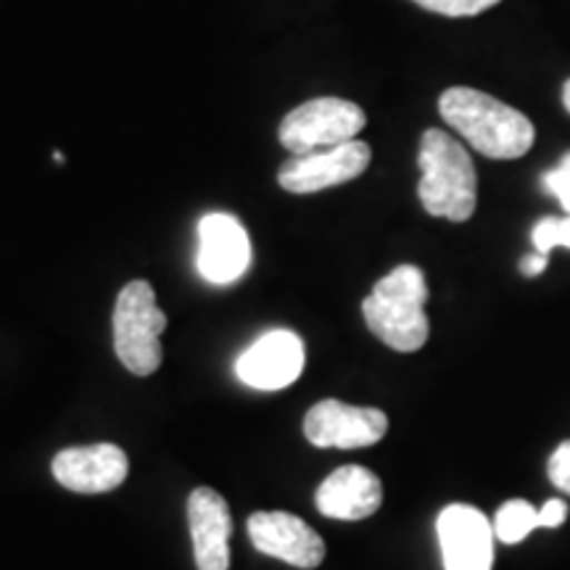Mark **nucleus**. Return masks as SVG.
I'll use <instances>...</instances> for the list:
<instances>
[{
    "instance_id": "obj_11",
    "label": "nucleus",
    "mask_w": 570,
    "mask_h": 570,
    "mask_svg": "<svg viewBox=\"0 0 570 570\" xmlns=\"http://www.w3.org/2000/svg\"><path fill=\"white\" fill-rule=\"evenodd\" d=\"M304 370V344L291 331L259 336L235 362V375L256 391H281L298 381Z\"/></svg>"
},
{
    "instance_id": "obj_10",
    "label": "nucleus",
    "mask_w": 570,
    "mask_h": 570,
    "mask_svg": "<svg viewBox=\"0 0 570 570\" xmlns=\"http://www.w3.org/2000/svg\"><path fill=\"white\" fill-rule=\"evenodd\" d=\"M246 529L256 550L294 568L312 570L325 560L323 537L291 512H254Z\"/></svg>"
},
{
    "instance_id": "obj_13",
    "label": "nucleus",
    "mask_w": 570,
    "mask_h": 570,
    "mask_svg": "<svg viewBox=\"0 0 570 570\" xmlns=\"http://www.w3.org/2000/svg\"><path fill=\"white\" fill-rule=\"evenodd\" d=\"M188 525L194 539V558L198 570H227L230 568L233 518L230 508L217 491L209 487L196 489L188 497Z\"/></svg>"
},
{
    "instance_id": "obj_2",
    "label": "nucleus",
    "mask_w": 570,
    "mask_h": 570,
    "mask_svg": "<svg viewBox=\"0 0 570 570\" xmlns=\"http://www.w3.org/2000/svg\"><path fill=\"white\" fill-rule=\"evenodd\" d=\"M417 196L431 217L468 223L479 204V175L465 146L444 130H425L420 140Z\"/></svg>"
},
{
    "instance_id": "obj_4",
    "label": "nucleus",
    "mask_w": 570,
    "mask_h": 570,
    "mask_svg": "<svg viewBox=\"0 0 570 570\" xmlns=\"http://www.w3.org/2000/svg\"><path fill=\"white\" fill-rule=\"evenodd\" d=\"M164 327L167 315L156 306L151 285L127 283L114 304V352L132 375L146 377L159 370Z\"/></svg>"
},
{
    "instance_id": "obj_1",
    "label": "nucleus",
    "mask_w": 570,
    "mask_h": 570,
    "mask_svg": "<svg viewBox=\"0 0 570 570\" xmlns=\"http://www.w3.org/2000/svg\"><path fill=\"white\" fill-rule=\"evenodd\" d=\"M439 111L444 122L468 140V146L489 159H520L537 140V130L523 111L475 88L444 90L439 98Z\"/></svg>"
},
{
    "instance_id": "obj_17",
    "label": "nucleus",
    "mask_w": 570,
    "mask_h": 570,
    "mask_svg": "<svg viewBox=\"0 0 570 570\" xmlns=\"http://www.w3.org/2000/svg\"><path fill=\"white\" fill-rule=\"evenodd\" d=\"M420 9L441 13L449 19H465V17H479V13L494 9L502 0H412Z\"/></svg>"
},
{
    "instance_id": "obj_12",
    "label": "nucleus",
    "mask_w": 570,
    "mask_h": 570,
    "mask_svg": "<svg viewBox=\"0 0 570 570\" xmlns=\"http://www.w3.org/2000/svg\"><path fill=\"white\" fill-rule=\"evenodd\" d=\"M53 479L77 494H106L127 479V454L114 444L63 449L53 458Z\"/></svg>"
},
{
    "instance_id": "obj_15",
    "label": "nucleus",
    "mask_w": 570,
    "mask_h": 570,
    "mask_svg": "<svg viewBox=\"0 0 570 570\" xmlns=\"http://www.w3.org/2000/svg\"><path fill=\"white\" fill-rule=\"evenodd\" d=\"M539 529V508L525 499H510L499 508L494 518V537L502 544H520Z\"/></svg>"
},
{
    "instance_id": "obj_14",
    "label": "nucleus",
    "mask_w": 570,
    "mask_h": 570,
    "mask_svg": "<svg viewBox=\"0 0 570 570\" xmlns=\"http://www.w3.org/2000/svg\"><path fill=\"white\" fill-rule=\"evenodd\" d=\"M315 504L320 515L333 520H365L375 515L383 504L381 479L373 470L362 465H344L333 470L327 479L320 483Z\"/></svg>"
},
{
    "instance_id": "obj_20",
    "label": "nucleus",
    "mask_w": 570,
    "mask_h": 570,
    "mask_svg": "<svg viewBox=\"0 0 570 570\" xmlns=\"http://www.w3.org/2000/svg\"><path fill=\"white\" fill-rule=\"evenodd\" d=\"M568 520V504L562 499H550L539 508V529H558Z\"/></svg>"
},
{
    "instance_id": "obj_9",
    "label": "nucleus",
    "mask_w": 570,
    "mask_h": 570,
    "mask_svg": "<svg viewBox=\"0 0 570 570\" xmlns=\"http://www.w3.org/2000/svg\"><path fill=\"white\" fill-rule=\"evenodd\" d=\"M444 570H491L494 523L470 504H449L436 520Z\"/></svg>"
},
{
    "instance_id": "obj_22",
    "label": "nucleus",
    "mask_w": 570,
    "mask_h": 570,
    "mask_svg": "<svg viewBox=\"0 0 570 570\" xmlns=\"http://www.w3.org/2000/svg\"><path fill=\"white\" fill-rule=\"evenodd\" d=\"M562 106H566V111L570 114V80L562 85Z\"/></svg>"
},
{
    "instance_id": "obj_16",
    "label": "nucleus",
    "mask_w": 570,
    "mask_h": 570,
    "mask_svg": "<svg viewBox=\"0 0 570 570\" xmlns=\"http://www.w3.org/2000/svg\"><path fill=\"white\" fill-rule=\"evenodd\" d=\"M531 240H533V248L547 256H550L552 248L558 246L570 248V214H566V217L539 219L531 230Z\"/></svg>"
},
{
    "instance_id": "obj_6",
    "label": "nucleus",
    "mask_w": 570,
    "mask_h": 570,
    "mask_svg": "<svg viewBox=\"0 0 570 570\" xmlns=\"http://www.w3.org/2000/svg\"><path fill=\"white\" fill-rule=\"evenodd\" d=\"M370 159H373V151L367 142L348 140L333 148L291 156L277 173V183L288 194H320L325 188L356 180L370 167Z\"/></svg>"
},
{
    "instance_id": "obj_19",
    "label": "nucleus",
    "mask_w": 570,
    "mask_h": 570,
    "mask_svg": "<svg viewBox=\"0 0 570 570\" xmlns=\"http://www.w3.org/2000/svg\"><path fill=\"white\" fill-rule=\"evenodd\" d=\"M550 481L558 487L560 491L570 494V441H562V444L554 449V454L550 458Z\"/></svg>"
},
{
    "instance_id": "obj_8",
    "label": "nucleus",
    "mask_w": 570,
    "mask_h": 570,
    "mask_svg": "<svg viewBox=\"0 0 570 570\" xmlns=\"http://www.w3.org/2000/svg\"><path fill=\"white\" fill-rule=\"evenodd\" d=\"M252 267V240L238 217L206 214L198 223V273L212 285H230Z\"/></svg>"
},
{
    "instance_id": "obj_18",
    "label": "nucleus",
    "mask_w": 570,
    "mask_h": 570,
    "mask_svg": "<svg viewBox=\"0 0 570 570\" xmlns=\"http://www.w3.org/2000/svg\"><path fill=\"white\" fill-rule=\"evenodd\" d=\"M541 185H544L547 194L558 198L566 214H570V151L562 156L558 167L541 175Z\"/></svg>"
},
{
    "instance_id": "obj_3",
    "label": "nucleus",
    "mask_w": 570,
    "mask_h": 570,
    "mask_svg": "<svg viewBox=\"0 0 570 570\" xmlns=\"http://www.w3.org/2000/svg\"><path fill=\"white\" fill-rule=\"evenodd\" d=\"M425 302L428 285L423 269L402 265L375 283V288L362 302V315L370 333L389 348L399 354H412L425 346L428 333H431Z\"/></svg>"
},
{
    "instance_id": "obj_21",
    "label": "nucleus",
    "mask_w": 570,
    "mask_h": 570,
    "mask_svg": "<svg viewBox=\"0 0 570 570\" xmlns=\"http://www.w3.org/2000/svg\"><path fill=\"white\" fill-rule=\"evenodd\" d=\"M547 265H550V256H547V254H539V252H533V254L525 256L523 262H520V269H523V275L537 277V275L544 273Z\"/></svg>"
},
{
    "instance_id": "obj_7",
    "label": "nucleus",
    "mask_w": 570,
    "mask_h": 570,
    "mask_svg": "<svg viewBox=\"0 0 570 570\" xmlns=\"http://www.w3.org/2000/svg\"><path fill=\"white\" fill-rule=\"evenodd\" d=\"M389 417L375 407H352L338 399H325L306 412L304 436L320 449H362L386 436Z\"/></svg>"
},
{
    "instance_id": "obj_5",
    "label": "nucleus",
    "mask_w": 570,
    "mask_h": 570,
    "mask_svg": "<svg viewBox=\"0 0 570 570\" xmlns=\"http://www.w3.org/2000/svg\"><path fill=\"white\" fill-rule=\"evenodd\" d=\"M365 125V111L356 104L344 101V98H315V101H306L285 114L277 138L283 148H288L294 156H302L356 140Z\"/></svg>"
}]
</instances>
